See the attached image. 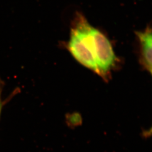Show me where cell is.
<instances>
[{
    "label": "cell",
    "instance_id": "obj_1",
    "mask_svg": "<svg viewBox=\"0 0 152 152\" xmlns=\"http://www.w3.org/2000/svg\"><path fill=\"white\" fill-rule=\"evenodd\" d=\"M92 26L83 16H76L71 28L66 48L73 58L82 65L99 75L93 45Z\"/></svg>",
    "mask_w": 152,
    "mask_h": 152
},
{
    "label": "cell",
    "instance_id": "obj_2",
    "mask_svg": "<svg viewBox=\"0 0 152 152\" xmlns=\"http://www.w3.org/2000/svg\"><path fill=\"white\" fill-rule=\"evenodd\" d=\"M91 34L99 75L105 78L114 67L116 57L110 41L103 33L92 27Z\"/></svg>",
    "mask_w": 152,
    "mask_h": 152
},
{
    "label": "cell",
    "instance_id": "obj_3",
    "mask_svg": "<svg viewBox=\"0 0 152 152\" xmlns=\"http://www.w3.org/2000/svg\"><path fill=\"white\" fill-rule=\"evenodd\" d=\"M141 48L143 63L149 69L152 68V30L137 33Z\"/></svg>",
    "mask_w": 152,
    "mask_h": 152
},
{
    "label": "cell",
    "instance_id": "obj_4",
    "mask_svg": "<svg viewBox=\"0 0 152 152\" xmlns=\"http://www.w3.org/2000/svg\"><path fill=\"white\" fill-rule=\"evenodd\" d=\"M3 86H4V84L2 83V82L0 81V115L1 113V111L3 108V105H4V103L3 101L2 100L1 98V95H2V92L3 90Z\"/></svg>",
    "mask_w": 152,
    "mask_h": 152
},
{
    "label": "cell",
    "instance_id": "obj_5",
    "mask_svg": "<svg viewBox=\"0 0 152 152\" xmlns=\"http://www.w3.org/2000/svg\"><path fill=\"white\" fill-rule=\"evenodd\" d=\"M143 136H145V137L152 136V126L149 129H148L147 130L143 132Z\"/></svg>",
    "mask_w": 152,
    "mask_h": 152
},
{
    "label": "cell",
    "instance_id": "obj_6",
    "mask_svg": "<svg viewBox=\"0 0 152 152\" xmlns=\"http://www.w3.org/2000/svg\"><path fill=\"white\" fill-rule=\"evenodd\" d=\"M149 71H151V73L152 74V68L151 69H149Z\"/></svg>",
    "mask_w": 152,
    "mask_h": 152
}]
</instances>
